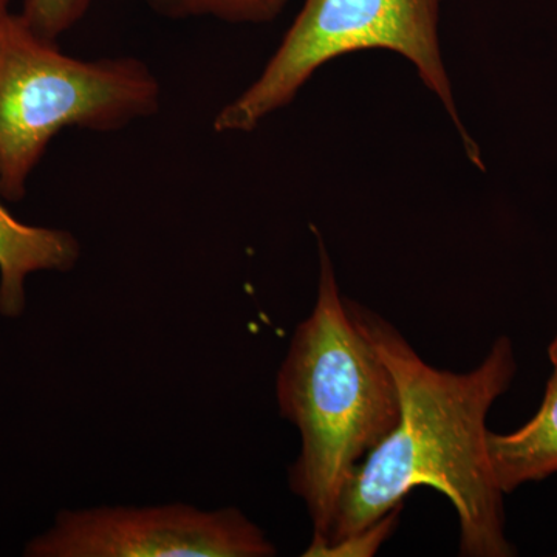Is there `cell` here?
Masks as SVG:
<instances>
[{
	"mask_svg": "<svg viewBox=\"0 0 557 557\" xmlns=\"http://www.w3.org/2000/svg\"><path fill=\"white\" fill-rule=\"evenodd\" d=\"M347 307L394 373L401 416L348 480L327 536L311 544H335L359 533L401 507L410 491L429 486L456 508L461 555L515 556L486 445L487 412L518 370L511 341L498 338L471 372H448L424 362L383 318L357 304Z\"/></svg>",
	"mask_w": 557,
	"mask_h": 557,
	"instance_id": "obj_1",
	"label": "cell"
},
{
	"mask_svg": "<svg viewBox=\"0 0 557 557\" xmlns=\"http://www.w3.org/2000/svg\"><path fill=\"white\" fill-rule=\"evenodd\" d=\"M317 306L300 322L277 379L282 416L299 428L302 450L292 487L327 536L344 487L359 463L394 431L401 398L394 373L341 298L321 234Z\"/></svg>",
	"mask_w": 557,
	"mask_h": 557,
	"instance_id": "obj_2",
	"label": "cell"
},
{
	"mask_svg": "<svg viewBox=\"0 0 557 557\" xmlns=\"http://www.w3.org/2000/svg\"><path fill=\"white\" fill-rule=\"evenodd\" d=\"M160 106V83L146 62L69 57L10 11L0 21V194L11 201L25 196L60 132L121 131Z\"/></svg>",
	"mask_w": 557,
	"mask_h": 557,
	"instance_id": "obj_3",
	"label": "cell"
},
{
	"mask_svg": "<svg viewBox=\"0 0 557 557\" xmlns=\"http://www.w3.org/2000/svg\"><path fill=\"white\" fill-rule=\"evenodd\" d=\"M442 0H304L302 9L259 78L215 115L218 134H247L287 108L322 65L361 50H388L416 65L445 106L469 160L483 170L479 146L465 129L438 40Z\"/></svg>",
	"mask_w": 557,
	"mask_h": 557,
	"instance_id": "obj_4",
	"label": "cell"
},
{
	"mask_svg": "<svg viewBox=\"0 0 557 557\" xmlns=\"http://www.w3.org/2000/svg\"><path fill=\"white\" fill-rule=\"evenodd\" d=\"M274 547L236 509L203 512L185 505L62 512L32 542L38 557H267Z\"/></svg>",
	"mask_w": 557,
	"mask_h": 557,
	"instance_id": "obj_5",
	"label": "cell"
},
{
	"mask_svg": "<svg viewBox=\"0 0 557 557\" xmlns=\"http://www.w3.org/2000/svg\"><path fill=\"white\" fill-rule=\"evenodd\" d=\"M79 255L78 240L69 231L25 225L0 201V313L20 317L27 277L38 271L72 270Z\"/></svg>",
	"mask_w": 557,
	"mask_h": 557,
	"instance_id": "obj_6",
	"label": "cell"
},
{
	"mask_svg": "<svg viewBox=\"0 0 557 557\" xmlns=\"http://www.w3.org/2000/svg\"><path fill=\"white\" fill-rule=\"evenodd\" d=\"M486 445L494 478L504 494L556 474L557 368L536 416L511 434L487 432Z\"/></svg>",
	"mask_w": 557,
	"mask_h": 557,
	"instance_id": "obj_7",
	"label": "cell"
},
{
	"mask_svg": "<svg viewBox=\"0 0 557 557\" xmlns=\"http://www.w3.org/2000/svg\"><path fill=\"white\" fill-rule=\"evenodd\" d=\"M168 20H212L228 24H265L276 20L288 0H146Z\"/></svg>",
	"mask_w": 557,
	"mask_h": 557,
	"instance_id": "obj_8",
	"label": "cell"
},
{
	"mask_svg": "<svg viewBox=\"0 0 557 557\" xmlns=\"http://www.w3.org/2000/svg\"><path fill=\"white\" fill-rule=\"evenodd\" d=\"M91 0H24L22 17L44 38L58 40L89 13Z\"/></svg>",
	"mask_w": 557,
	"mask_h": 557,
	"instance_id": "obj_9",
	"label": "cell"
},
{
	"mask_svg": "<svg viewBox=\"0 0 557 557\" xmlns=\"http://www.w3.org/2000/svg\"><path fill=\"white\" fill-rule=\"evenodd\" d=\"M401 508V507H399ZM399 508L388 512L379 522L373 523L359 533L351 534L335 544H311L304 556H372L397 523Z\"/></svg>",
	"mask_w": 557,
	"mask_h": 557,
	"instance_id": "obj_10",
	"label": "cell"
},
{
	"mask_svg": "<svg viewBox=\"0 0 557 557\" xmlns=\"http://www.w3.org/2000/svg\"><path fill=\"white\" fill-rule=\"evenodd\" d=\"M548 355L549 359H552L553 366L557 368V336L555 341H553L552 346H549Z\"/></svg>",
	"mask_w": 557,
	"mask_h": 557,
	"instance_id": "obj_11",
	"label": "cell"
},
{
	"mask_svg": "<svg viewBox=\"0 0 557 557\" xmlns=\"http://www.w3.org/2000/svg\"><path fill=\"white\" fill-rule=\"evenodd\" d=\"M10 13V0H0V21Z\"/></svg>",
	"mask_w": 557,
	"mask_h": 557,
	"instance_id": "obj_12",
	"label": "cell"
}]
</instances>
